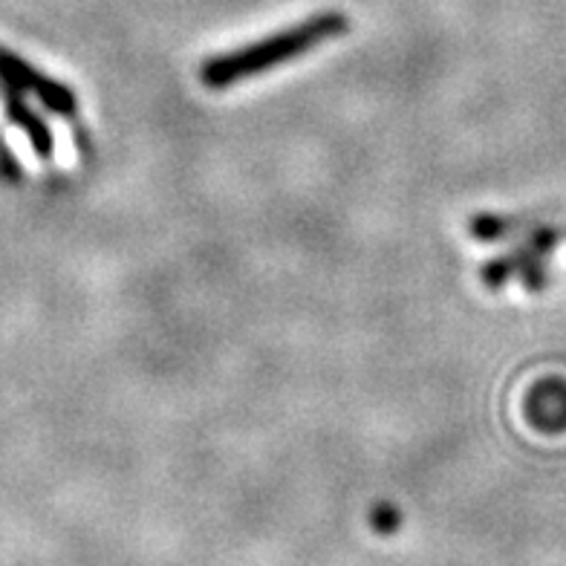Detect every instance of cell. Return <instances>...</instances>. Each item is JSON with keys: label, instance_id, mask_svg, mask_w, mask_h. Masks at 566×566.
<instances>
[{"label": "cell", "instance_id": "6da1fadb", "mask_svg": "<svg viewBox=\"0 0 566 566\" xmlns=\"http://www.w3.org/2000/svg\"><path fill=\"white\" fill-rule=\"evenodd\" d=\"M347 30H350V23H347L342 12H318L315 18L295 23L290 30H281L275 35L263 38V41L240 46L234 53L209 59L200 70L202 84L211 90H226L231 84L243 82V78H252L258 73H269V70L281 67V64H290L292 59L310 53L318 44L333 41V38H338Z\"/></svg>", "mask_w": 566, "mask_h": 566}, {"label": "cell", "instance_id": "7a4b0ae2", "mask_svg": "<svg viewBox=\"0 0 566 566\" xmlns=\"http://www.w3.org/2000/svg\"><path fill=\"white\" fill-rule=\"evenodd\" d=\"M370 526L379 532V535H394V532L402 526V514L396 512L390 503H379L370 514Z\"/></svg>", "mask_w": 566, "mask_h": 566}]
</instances>
